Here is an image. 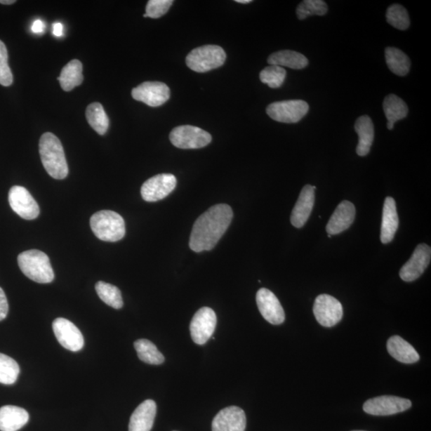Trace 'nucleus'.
Segmentation results:
<instances>
[{"label":"nucleus","instance_id":"f257e3e1","mask_svg":"<svg viewBox=\"0 0 431 431\" xmlns=\"http://www.w3.org/2000/svg\"><path fill=\"white\" fill-rule=\"evenodd\" d=\"M232 218L234 213L226 204L209 208L195 221L190 239V248L196 253L212 250L228 230Z\"/></svg>","mask_w":431,"mask_h":431},{"label":"nucleus","instance_id":"f03ea898","mask_svg":"<svg viewBox=\"0 0 431 431\" xmlns=\"http://www.w3.org/2000/svg\"><path fill=\"white\" fill-rule=\"evenodd\" d=\"M39 154L44 167L49 175L61 180L68 175L65 153L60 139L52 133H45L40 138Z\"/></svg>","mask_w":431,"mask_h":431},{"label":"nucleus","instance_id":"7ed1b4c3","mask_svg":"<svg viewBox=\"0 0 431 431\" xmlns=\"http://www.w3.org/2000/svg\"><path fill=\"white\" fill-rule=\"evenodd\" d=\"M18 264L23 274L34 282L48 284L54 281L55 273L50 259L39 250H28L20 253Z\"/></svg>","mask_w":431,"mask_h":431},{"label":"nucleus","instance_id":"20e7f679","mask_svg":"<svg viewBox=\"0 0 431 431\" xmlns=\"http://www.w3.org/2000/svg\"><path fill=\"white\" fill-rule=\"evenodd\" d=\"M91 227L99 240L116 242L126 234L125 220L121 216L112 211H99L92 216Z\"/></svg>","mask_w":431,"mask_h":431},{"label":"nucleus","instance_id":"39448f33","mask_svg":"<svg viewBox=\"0 0 431 431\" xmlns=\"http://www.w3.org/2000/svg\"><path fill=\"white\" fill-rule=\"evenodd\" d=\"M225 51L216 45H206L194 49L186 57L188 67L197 73H206L223 65Z\"/></svg>","mask_w":431,"mask_h":431},{"label":"nucleus","instance_id":"423d86ee","mask_svg":"<svg viewBox=\"0 0 431 431\" xmlns=\"http://www.w3.org/2000/svg\"><path fill=\"white\" fill-rule=\"evenodd\" d=\"M170 140L174 147L183 149H200L206 147L212 141L208 132L194 126H180L171 131Z\"/></svg>","mask_w":431,"mask_h":431},{"label":"nucleus","instance_id":"0eeeda50","mask_svg":"<svg viewBox=\"0 0 431 431\" xmlns=\"http://www.w3.org/2000/svg\"><path fill=\"white\" fill-rule=\"evenodd\" d=\"M310 106L305 101L288 100L273 102L267 107L270 117L283 124H297L307 114Z\"/></svg>","mask_w":431,"mask_h":431},{"label":"nucleus","instance_id":"6e6552de","mask_svg":"<svg viewBox=\"0 0 431 431\" xmlns=\"http://www.w3.org/2000/svg\"><path fill=\"white\" fill-rule=\"evenodd\" d=\"M217 321V314L212 308L201 307L195 313L190 323L192 340L198 345H205L214 333Z\"/></svg>","mask_w":431,"mask_h":431},{"label":"nucleus","instance_id":"1a4fd4ad","mask_svg":"<svg viewBox=\"0 0 431 431\" xmlns=\"http://www.w3.org/2000/svg\"><path fill=\"white\" fill-rule=\"evenodd\" d=\"M313 313L318 323L326 328H331L340 322L343 316L341 303L328 294L319 295L314 300Z\"/></svg>","mask_w":431,"mask_h":431},{"label":"nucleus","instance_id":"9d476101","mask_svg":"<svg viewBox=\"0 0 431 431\" xmlns=\"http://www.w3.org/2000/svg\"><path fill=\"white\" fill-rule=\"evenodd\" d=\"M411 405L409 399L383 395L366 401L364 404V411L371 416H387L406 411L411 409Z\"/></svg>","mask_w":431,"mask_h":431},{"label":"nucleus","instance_id":"9b49d317","mask_svg":"<svg viewBox=\"0 0 431 431\" xmlns=\"http://www.w3.org/2000/svg\"><path fill=\"white\" fill-rule=\"evenodd\" d=\"M177 179L171 173L154 176L144 183L141 189L143 200L156 202L164 199L176 188Z\"/></svg>","mask_w":431,"mask_h":431},{"label":"nucleus","instance_id":"f8f14e48","mask_svg":"<svg viewBox=\"0 0 431 431\" xmlns=\"http://www.w3.org/2000/svg\"><path fill=\"white\" fill-rule=\"evenodd\" d=\"M132 97L150 107H157L170 99L171 90L161 81H145L133 89Z\"/></svg>","mask_w":431,"mask_h":431},{"label":"nucleus","instance_id":"ddd939ff","mask_svg":"<svg viewBox=\"0 0 431 431\" xmlns=\"http://www.w3.org/2000/svg\"><path fill=\"white\" fill-rule=\"evenodd\" d=\"M8 201L11 208L25 220H34L39 215V207L25 187L13 186L9 191Z\"/></svg>","mask_w":431,"mask_h":431},{"label":"nucleus","instance_id":"4468645a","mask_svg":"<svg viewBox=\"0 0 431 431\" xmlns=\"http://www.w3.org/2000/svg\"><path fill=\"white\" fill-rule=\"evenodd\" d=\"M54 333L58 341L64 347L72 352H79L84 346V338L80 330L69 320L57 318L54 320Z\"/></svg>","mask_w":431,"mask_h":431},{"label":"nucleus","instance_id":"2eb2a0df","mask_svg":"<svg viewBox=\"0 0 431 431\" xmlns=\"http://www.w3.org/2000/svg\"><path fill=\"white\" fill-rule=\"evenodd\" d=\"M431 258L430 247L426 244H420L406 263L402 267L399 276L406 282L416 281L427 270Z\"/></svg>","mask_w":431,"mask_h":431},{"label":"nucleus","instance_id":"dca6fc26","mask_svg":"<svg viewBox=\"0 0 431 431\" xmlns=\"http://www.w3.org/2000/svg\"><path fill=\"white\" fill-rule=\"evenodd\" d=\"M256 304L258 310L267 322L273 325L284 323L285 313L277 297L270 290L260 289L256 293Z\"/></svg>","mask_w":431,"mask_h":431},{"label":"nucleus","instance_id":"f3484780","mask_svg":"<svg viewBox=\"0 0 431 431\" xmlns=\"http://www.w3.org/2000/svg\"><path fill=\"white\" fill-rule=\"evenodd\" d=\"M246 413L240 407L232 406L221 410L213 418V431H246Z\"/></svg>","mask_w":431,"mask_h":431},{"label":"nucleus","instance_id":"a211bd4d","mask_svg":"<svg viewBox=\"0 0 431 431\" xmlns=\"http://www.w3.org/2000/svg\"><path fill=\"white\" fill-rule=\"evenodd\" d=\"M355 218V208L353 204L348 201H342L336 208L335 212L329 221L326 230L329 235L341 234L350 228Z\"/></svg>","mask_w":431,"mask_h":431},{"label":"nucleus","instance_id":"6ab92c4d","mask_svg":"<svg viewBox=\"0 0 431 431\" xmlns=\"http://www.w3.org/2000/svg\"><path fill=\"white\" fill-rule=\"evenodd\" d=\"M314 191L313 186L307 185L300 192L291 215V223L297 229L302 228L310 217L314 203Z\"/></svg>","mask_w":431,"mask_h":431},{"label":"nucleus","instance_id":"aec40b11","mask_svg":"<svg viewBox=\"0 0 431 431\" xmlns=\"http://www.w3.org/2000/svg\"><path fill=\"white\" fill-rule=\"evenodd\" d=\"M157 413L154 400L147 399L140 404L131 417L129 431H150Z\"/></svg>","mask_w":431,"mask_h":431},{"label":"nucleus","instance_id":"412c9836","mask_svg":"<svg viewBox=\"0 0 431 431\" xmlns=\"http://www.w3.org/2000/svg\"><path fill=\"white\" fill-rule=\"evenodd\" d=\"M399 228V217L394 198L387 197L384 201L380 239L383 244L393 241Z\"/></svg>","mask_w":431,"mask_h":431},{"label":"nucleus","instance_id":"4be33fe9","mask_svg":"<svg viewBox=\"0 0 431 431\" xmlns=\"http://www.w3.org/2000/svg\"><path fill=\"white\" fill-rule=\"evenodd\" d=\"M28 412L15 406H4L0 409V430L17 431L29 421Z\"/></svg>","mask_w":431,"mask_h":431},{"label":"nucleus","instance_id":"5701e85b","mask_svg":"<svg viewBox=\"0 0 431 431\" xmlns=\"http://www.w3.org/2000/svg\"><path fill=\"white\" fill-rule=\"evenodd\" d=\"M387 351L399 362L411 364L418 362L420 357L413 347L399 336L390 338L387 341Z\"/></svg>","mask_w":431,"mask_h":431},{"label":"nucleus","instance_id":"b1692460","mask_svg":"<svg viewBox=\"0 0 431 431\" xmlns=\"http://www.w3.org/2000/svg\"><path fill=\"white\" fill-rule=\"evenodd\" d=\"M354 131L359 136L357 153L360 157L369 154L375 137V128L368 115L361 116L354 124Z\"/></svg>","mask_w":431,"mask_h":431},{"label":"nucleus","instance_id":"393cba45","mask_svg":"<svg viewBox=\"0 0 431 431\" xmlns=\"http://www.w3.org/2000/svg\"><path fill=\"white\" fill-rule=\"evenodd\" d=\"M383 112L387 119V129L393 130L396 121L404 119L409 114L407 105L398 96L389 95L384 99Z\"/></svg>","mask_w":431,"mask_h":431},{"label":"nucleus","instance_id":"a878e982","mask_svg":"<svg viewBox=\"0 0 431 431\" xmlns=\"http://www.w3.org/2000/svg\"><path fill=\"white\" fill-rule=\"evenodd\" d=\"M267 62L270 65L295 69H304L308 65V60L304 55L289 50L281 51L272 54L267 59Z\"/></svg>","mask_w":431,"mask_h":431},{"label":"nucleus","instance_id":"bb28decb","mask_svg":"<svg viewBox=\"0 0 431 431\" xmlns=\"http://www.w3.org/2000/svg\"><path fill=\"white\" fill-rule=\"evenodd\" d=\"M63 91H71L83 83V64L79 60H74L68 62L62 69L60 77L58 78Z\"/></svg>","mask_w":431,"mask_h":431},{"label":"nucleus","instance_id":"cd10ccee","mask_svg":"<svg viewBox=\"0 0 431 431\" xmlns=\"http://www.w3.org/2000/svg\"><path fill=\"white\" fill-rule=\"evenodd\" d=\"M385 58L390 71L399 77H405L410 72L411 60L404 52L395 48L385 50Z\"/></svg>","mask_w":431,"mask_h":431},{"label":"nucleus","instance_id":"c85d7f7f","mask_svg":"<svg viewBox=\"0 0 431 431\" xmlns=\"http://www.w3.org/2000/svg\"><path fill=\"white\" fill-rule=\"evenodd\" d=\"M87 121L98 135H104L107 132L109 119L100 103L94 102L89 105L86 110Z\"/></svg>","mask_w":431,"mask_h":431},{"label":"nucleus","instance_id":"c756f323","mask_svg":"<svg viewBox=\"0 0 431 431\" xmlns=\"http://www.w3.org/2000/svg\"><path fill=\"white\" fill-rule=\"evenodd\" d=\"M135 348L139 359L152 365H160L165 362V357L152 342L141 339L135 342Z\"/></svg>","mask_w":431,"mask_h":431},{"label":"nucleus","instance_id":"7c9ffc66","mask_svg":"<svg viewBox=\"0 0 431 431\" xmlns=\"http://www.w3.org/2000/svg\"><path fill=\"white\" fill-rule=\"evenodd\" d=\"M95 290L99 298L114 310H120L124 306L121 291L114 285L99 281L95 285Z\"/></svg>","mask_w":431,"mask_h":431},{"label":"nucleus","instance_id":"2f4dec72","mask_svg":"<svg viewBox=\"0 0 431 431\" xmlns=\"http://www.w3.org/2000/svg\"><path fill=\"white\" fill-rule=\"evenodd\" d=\"M20 366L13 358L0 353V383L11 385L20 375Z\"/></svg>","mask_w":431,"mask_h":431},{"label":"nucleus","instance_id":"473e14b6","mask_svg":"<svg viewBox=\"0 0 431 431\" xmlns=\"http://www.w3.org/2000/svg\"><path fill=\"white\" fill-rule=\"evenodd\" d=\"M387 21L396 29L405 31L410 27V18L406 9L400 4L390 6L386 14Z\"/></svg>","mask_w":431,"mask_h":431},{"label":"nucleus","instance_id":"72a5a7b5","mask_svg":"<svg viewBox=\"0 0 431 431\" xmlns=\"http://www.w3.org/2000/svg\"><path fill=\"white\" fill-rule=\"evenodd\" d=\"M327 4L322 0H305L296 9V15L300 20L311 15H324L328 13Z\"/></svg>","mask_w":431,"mask_h":431},{"label":"nucleus","instance_id":"f704fd0d","mask_svg":"<svg viewBox=\"0 0 431 431\" xmlns=\"http://www.w3.org/2000/svg\"><path fill=\"white\" fill-rule=\"evenodd\" d=\"M286 74V71L283 67L270 65L260 72V79L262 83L267 84L270 88L276 89L283 85Z\"/></svg>","mask_w":431,"mask_h":431},{"label":"nucleus","instance_id":"c9c22d12","mask_svg":"<svg viewBox=\"0 0 431 431\" xmlns=\"http://www.w3.org/2000/svg\"><path fill=\"white\" fill-rule=\"evenodd\" d=\"M13 83V75L8 65V53L5 44L0 40V84L9 86Z\"/></svg>","mask_w":431,"mask_h":431},{"label":"nucleus","instance_id":"e433bc0d","mask_svg":"<svg viewBox=\"0 0 431 431\" xmlns=\"http://www.w3.org/2000/svg\"><path fill=\"white\" fill-rule=\"evenodd\" d=\"M173 3L172 0H150L145 8L144 17L159 19L167 13Z\"/></svg>","mask_w":431,"mask_h":431},{"label":"nucleus","instance_id":"4c0bfd02","mask_svg":"<svg viewBox=\"0 0 431 431\" xmlns=\"http://www.w3.org/2000/svg\"><path fill=\"white\" fill-rule=\"evenodd\" d=\"M9 310L7 296L4 291L0 288V321H2L8 316Z\"/></svg>","mask_w":431,"mask_h":431},{"label":"nucleus","instance_id":"58836bf2","mask_svg":"<svg viewBox=\"0 0 431 431\" xmlns=\"http://www.w3.org/2000/svg\"><path fill=\"white\" fill-rule=\"evenodd\" d=\"M45 30V25L42 20H37L33 22L32 27V31L34 33L40 34L43 33Z\"/></svg>","mask_w":431,"mask_h":431},{"label":"nucleus","instance_id":"ea45409f","mask_svg":"<svg viewBox=\"0 0 431 431\" xmlns=\"http://www.w3.org/2000/svg\"><path fill=\"white\" fill-rule=\"evenodd\" d=\"M63 33V25L61 22H55L53 25V34L55 37H60Z\"/></svg>","mask_w":431,"mask_h":431},{"label":"nucleus","instance_id":"a19ab883","mask_svg":"<svg viewBox=\"0 0 431 431\" xmlns=\"http://www.w3.org/2000/svg\"><path fill=\"white\" fill-rule=\"evenodd\" d=\"M15 0H0V4L10 5L15 4Z\"/></svg>","mask_w":431,"mask_h":431},{"label":"nucleus","instance_id":"79ce46f5","mask_svg":"<svg viewBox=\"0 0 431 431\" xmlns=\"http://www.w3.org/2000/svg\"><path fill=\"white\" fill-rule=\"evenodd\" d=\"M236 2L239 4H247L251 3L252 1L251 0H236Z\"/></svg>","mask_w":431,"mask_h":431},{"label":"nucleus","instance_id":"37998d69","mask_svg":"<svg viewBox=\"0 0 431 431\" xmlns=\"http://www.w3.org/2000/svg\"><path fill=\"white\" fill-rule=\"evenodd\" d=\"M354 431H364V430H354Z\"/></svg>","mask_w":431,"mask_h":431}]
</instances>
